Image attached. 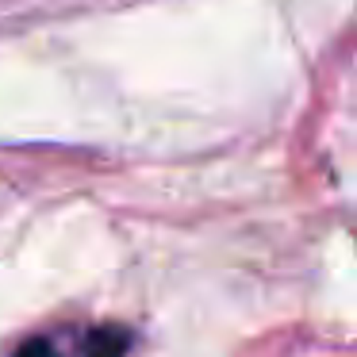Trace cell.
I'll list each match as a JSON object with an SVG mask.
<instances>
[{"label":"cell","instance_id":"6da1fadb","mask_svg":"<svg viewBox=\"0 0 357 357\" xmlns=\"http://www.w3.org/2000/svg\"><path fill=\"white\" fill-rule=\"evenodd\" d=\"M127 342H131L127 331H119V326H104V331L89 334L85 357H127Z\"/></svg>","mask_w":357,"mask_h":357},{"label":"cell","instance_id":"7a4b0ae2","mask_svg":"<svg viewBox=\"0 0 357 357\" xmlns=\"http://www.w3.org/2000/svg\"><path fill=\"white\" fill-rule=\"evenodd\" d=\"M12 357H62V349H58L54 338H27Z\"/></svg>","mask_w":357,"mask_h":357}]
</instances>
